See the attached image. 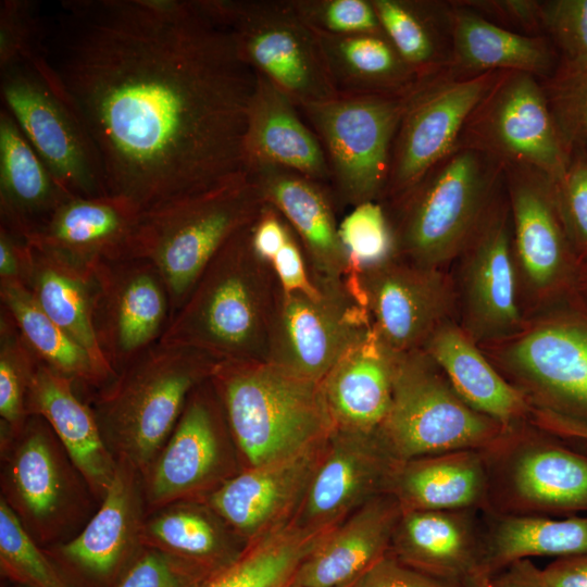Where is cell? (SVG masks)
Returning <instances> with one entry per match:
<instances>
[{
    "instance_id": "91938a15",
    "label": "cell",
    "mask_w": 587,
    "mask_h": 587,
    "mask_svg": "<svg viewBox=\"0 0 587 587\" xmlns=\"http://www.w3.org/2000/svg\"><path fill=\"white\" fill-rule=\"evenodd\" d=\"M530 419L549 435L587 444V425L583 423L535 407L532 408Z\"/></svg>"
},
{
    "instance_id": "b9f144b4",
    "label": "cell",
    "mask_w": 587,
    "mask_h": 587,
    "mask_svg": "<svg viewBox=\"0 0 587 587\" xmlns=\"http://www.w3.org/2000/svg\"><path fill=\"white\" fill-rule=\"evenodd\" d=\"M382 29L417 77L444 72L450 66L442 42L448 10L441 4L413 0H371Z\"/></svg>"
},
{
    "instance_id": "4dcf8cb0",
    "label": "cell",
    "mask_w": 587,
    "mask_h": 587,
    "mask_svg": "<svg viewBox=\"0 0 587 587\" xmlns=\"http://www.w3.org/2000/svg\"><path fill=\"white\" fill-rule=\"evenodd\" d=\"M451 38L450 72H523L550 78L559 67L558 54L544 36L520 34L492 23L464 4L448 10Z\"/></svg>"
},
{
    "instance_id": "836d02e7",
    "label": "cell",
    "mask_w": 587,
    "mask_h": 587,
    "mask_svg": "<svg viewBox=\"0 0 587 587\" xmlns=\"http://www.w3.org/2000/svg\"><path fill=\"white\" fill-rule=\"evenodd\" d=\"M395 354L371 328L340 358L322 382L335 426L378 430L391 402Z\"/></svg>"
},
{
    "instance_id": "1f68e13d",
    "label": "cell",
    "mask_w": 587,
    "mask_h": 587,
    "mask_svg": "<svg viewBox=\"0 0 587 587\" xmlns=\"http://www.w3.org/2000/svg\"><path fill=\"white\" fill-rule=\"evenodd\" d=\"M423 350L457 394L474 410L507 427L530 415L532 404L491 363L477 342L450 319L429 336Z\"/></svg>"
},
{
    "instance_id": "9c48e42d",
    "label": "cell",
    "mask_w": 587,
    "mask_h": 587,
    "mask_svg": "<svg viewBox=\"0 0 587 587\" xmlns=\"http://www.w3.org/2000/svg\"><path fill=\"white\" fill-rule=\"evenodd\" d=\"M490 345L491 359L532 407L587 425V302L576 291Z\"/></svg>"
},
{
    "instance_id": "ffe728a7",
    "label": "cell",
    "mask_w": 587,
    "mask_h": 587,
    "mask_svg": "<svg viewBox=\"0 0 587 587\" xmlns=\"http://www.w3.org/2000/svg\"><path fill=\"white\" fill-rule=\"evenodd\" d=\"M116 462L114 478L83 529L43 548L75 587H115L143 549L142 476L127 462Z\"/></svg>"
},
{
    "instance_id": "8d00e7d4",
    "label": "cell",
    "mask_w": 587,
    "mask_h": 587,
    "mask_svg": "<svg viewBox=\"0 0 587 587\" xmlns=\"http://www.w3.org/2000/svg\"><path fill=\"white\" fill-rule=\"evenodd\" d=\"M141 544L212 573L235 562L247 546L204 500L177 501L147 514Z\"/></svg>"
},
{
    "instance_id": "52a82bcc",
    "label": "cell",
    "mask_w": 587,
    "mask_h": 587,
    "mask_svg": "<svg viewBox=\"0 0 587 587\" xmlns=\"http://www.w3.org/2000/svg\"><path fill=\"white\" fill-rule=\"evenodd\" d=\"M0 498L42 548L76 536L99 508L86 478L40 415L0 435Z\"/></svg>"
},
{
    "instance_id": "83f0119b",
    "label": "cell",
    "mask_w": 587,
    "mask_h": 587,
    "mask_svg": "<svg viewBox=\"0 0 587 587\" xmlns=\"http://www.w3.org/2000/svg\"><path fill=\"white\" fill-rule=\"evenodd\" d=\"M402 509L389 492L376 496L329 530L299 566V587H344L389 552Z\"/></svg>"
},
{
    "instance_id": "4316f807",
    "label": "cell",
    "mask_w": 587,
    "mask_h": 587,
    "mask_svg": "<svg viewBox=\"0 0 587 587\" xmlns=\"http://www.w3.org/2000/svg\"><path fill=\"white\" fill-rule=\"evenodd\" d=\"M471 510L402 511L389 553L403 564L462 587L485 578L483 537Z\"/></svg>"
},
{
    "instance_id": "7dc6e473",
    "label": "cell",
    "mask_w": 587,
    "mask_h": 587,
    "mask_svg": "<svg viewBox=\"0 0 587 587\" xmlns=\"http://www.w3.org/2000/svg\"><path fill=\"white\" fill-rule=\"evenodd\" d=\"M547 101L560 136L571 153L587 149V68L557 70L541 80Z\"/></svg>"
},
{
    "instance_id": "ba28073f",
    "label": "cell",
    "mask_w": 587,
    "mask_h": 587,
    "mask_svg": "<svg viewBox=\"0 0 587 587\" xmlns=\"http://www.w3.org/2000/svg\"><path fill=\"white\" fill-rule=\"evenodd\" d=\"M512 428L471 408L424 350L395 354L391 402L378 434L397 461L486 451Z\"/></svg>"
},
{
    "instance_id": "60d3db41",
    "label": "cell",
    "mask_w": 587,
    "mask_h": 587,
    "mask_svg": "<svg viewBox=\"0 0 587 587\" xmlns=\"http://www.w3.org/2000/svg\"><path fill=\"white\" fill-rule=\"evenodd\" d=\"M328 532L290 522L249 542L235 562L200 587H289L301 563Z\"/></svg>"
},
{
    "instance_id": "7c38bea8",
    "label": "cell",
    "mask_w": 587,
    "mask_h": 587,
    "mask_svg": "<svg viewBox=\"0 0 587 587\" xmlns=\"http://www.w3.org/2000/svg\"><path fill=\"white\" fill-rule=\"evenodd\" d=\"M416 83L401 92L338 95L300 108L324 148L334 193L342 202L355 207L382 199L394 140Z\"/></svg>"
},
{
    "instance_id": "6da1fadb",
    "label": "cell",
    "mask_w": 587,
    "mask_h": 587,
    "mask_svg": "<svg viewBox=\"0 0 587 587\" xmlns=\"http://www.w3.org/2000/svg\"><path fill=\"white\" fill-rule=\"evenodd\" d=\"M40 52L108 195L145 212L246 174L258 75L200 0L62 1Z\"/></svg>"
},
{
    "instance_id": "f6af8a7d",
    "label": "cell",
    "mask_w": 587,
    "mask_h": 587,
    "mask_svg": "<svg viewBox=\"0 0 587 587\" xmlns=\"http://www.w3.org/2000/svg\"><path fill=\"white\" fill-rule=\"evenodd\" d=\"M338 233L351 273L370 271L397 258L394 230L378 201L355 205L338 225Z\"/></svg>"
},
{
    "instance_id": "c3c4849f",
    "label": "cell",
    "mask_w": 587,
    "mask_h": 587,
    "mask_svg": "<svg viewBox=\"0 0 587 587\" xmlns=\"http://www.w3.org/2000/svg\"><path fill=\"white\" fill-rule=\"evenodd\" d=\"M317 33L354 35L384 33L371 0H292Z\"/></svg>"
},
{
    "instance_id": "8992f818",
    "label": "cell",
    "mask_w": 587,
    "mask_h": 587,
    "mask_svg": "<svg viewBox=\"0 0 587 587\" xmlns=\"http://www.w3.org/2000/svg\"><path fill=\"white\" fill-rule=\"evenodd\" d=\"M265 204L262 190L246 173L142 212L139 258L149 260L160 272L170 297L171 317L222 247L253 223Z\"/></svg>"
},
{
    "instance_id": "f1b7e54d",
    "label": "cell",
    "mask_w": 587,
    "mask_h": 587,
    "mask_svg": "<svg viewBox=\"0 0 587 587\" xmlns=\"http://www.w3.org/2000/svg\"><path fill=\"white\" fill-rule=\"evenodd\" d=\"M28 415L43 417L100 503L111 485L117 462L108 449L88 402L73 380L39 362L27 395Z\"/></svg>"
},
{
    "instance_id": "e7e4bbea",
    "label": "cell",
    "mask_w": 587,
    "mask_h": 587,
    "mask_svg": "<svg viewBox=\"0 0 587 587\" xmlns=\"http://www.w3.org/2000/svg\"><path fill=\"white\" fill-rule=\"evenodd\" d=\"M354 583H355V582H353V583H351V584H349V585H346V586H344V587H353V586H354ZM289 587H299V586H297V585H295V584L292 583Z\"/></svg>"
},
{
    "instance_id": "7bdbcfd3",
    "label": "cell",
    "mask_w": 587,
    "mask_h": 587,
    "mask_svg": "<svg viewBox=\"0 0 587 587\" xmlns=\"http://www.w3.org/2000/svg\"><path fill=\"white\" fill-rule=\"evenodd\" d=\"M39 360L8 311H0V435L16 434L26 422L27 395Z\"/></svg>"
},
{
    "instance_id": "d590c367",
    "label": "cell",
    "mask_w": 587,
    "mask_h": 587,
    "mask_svg": "<svg viewBox=\"0 0 587 587\" xmlns=\"http://www.w3.org/2000/svg\"><path fill=\"white\" fill-rule=\"evenodd\" d=\"M23 284L41 310L88 352L110 383L116 374L100 350L93 327V272L27 243Z\"/></svg>"
},
{
    "instance_id": "30bf717a",
    "label": "cell",
    "mask_w": 587,
    "mask_h": 587,
    "mask_svg": "<svg viewBox=\"0 0 587 587\" xmlns=\"http://www.w3.org/2000/svg\"><path fill=\"white\" fill-rule=\"evenodd\" d=\"M0 93L3 108L64 190L108 195L97 149L40 49L1 67Z\"/></svg>"
},
{
    "instance_id": "cb8c5ba5",
    "label": "cell",
    "mask_w": 587,
    "mask_h": 587,
    "mask_svg": "<svg viewBox=\"0 0 587 587\" xmlns=\"http://www.w3.org/2000/svg\"><path fill=\"white\" fill-rule=\"evenodd\" d=\"M142 212L111 196H67L25 242L80 270L139 257Z\"/></svg>"
},
{
    "instance_id": "d4e9b609",
    "label": "cell",
    "mask_w": 587,
    "mask_h": 587,
    "mask_svg": "<svg viewBox=\"0 0 587 587\" xmlns=\"http://www.w3.org/2000/svg\"><path fill=\"white\" fill-rule=\"evenodd\" d=\"M328 436L292 455L243 469L202 500L247 545L287 525L302 503Z\"/></svg>"
},
{
    "instance_id": "e0dca14e",
    "label": "cell",
    "mask_w": 587,
    "mask_h": 587,
    "mask_svg": "<svg viewBox=\"0 0 587 587\" xmlns=\"http://www.w3.org/2000/svg\"><path fill=\"white\" fill-rule=\"evenodd\" d=\"M460 255L463 329L487 345L516 334L525 322L505 189L498 191Z\"/></svg>"
},
{
    "instance_id": "bcb514c9",
    "label": "cell",
    "mask_w": 587,
    "mask_h": 587,
    "mask_svg": "<svg viewBox=\"0 0 587 587\" xmlns=\"http://www.w3.org/2000/svg\"><path fill=\"white\" fill-rule=\"evenodd\" d=\"M541 30L552 43L559 70L587 68V0H548L539 3Z\"/></svg>"
},
{
    "instance_id": "3957f363",
    "label": "cell",
    "mask_w": 587,
    "mask_h": 587,
    "mask_svg": "<svg viewBox=\"0 0 587 587\" xmlns=\"http://www.w3.org/2000/svg\"><path fill=\"white\" fill-rule=\"evenodd\" d=\"M210 382L242 470L292 455L335 427L322 383L267 362H218Z\"/></svg>"
},
{
    "instance_id": "8fae6325",
    "label": "cell",
    "mask_w": 587,
    "mask_h": 587,
    "mask_svg": "<svg viewBox=\"0 0 587 587\" xmlns=\"http://www.w3.org/2000/svg\"><path fill=\"white\" fill-rule=\"evenodd\" d=\"M230 33L240 58L300 109L330 101V79L317 33L292 0H200Z\"/></svg>"
},
{
    "instance_id": "ee69618b",
    "label": "cell",
    "mask_w": 587,
    "mask_h": 587,
    "mask_svg": "<svg viewBox=\"0 0 587 587\" xmlns=\"http://www.w3.org/2000/svg\"><path fill=\"white\" fill-rule=\"evenodd\" d=\"M1 575L24 587H75L0 498Z\"/></svg>"
},
{
    "instance_id": "816d5d0a",
    "label": "cell",
    "mask_w": 587,
    "mask_h": 587,
    "mask_svg": "<svg viewBox=\"0 0 587 587\" xmlns=\"http://www.w3.org/2000/svg\"><path fill=\"white\" fill-rule=\"evenodd\" d=\"M46 24L27 0L0 3V68L40 49Z\"/></svg>"
},
{
    "instance_id": "484cf974",
    "label": "cell",
    "mask_w": 587,
    "mask_h": 587,
    "mask_svg": "<svg viewBox=\"0 0 587 587\" xmlns=\"http://www.w3.org/2000/svg\"><path fill=\"white\" fill-rule=\"evenodd\" d=\"M246 173L258 184L266 203L301 238L319 274L317 284L348 290L351 265L339 238L326 186L275 164H251Z\"/></svg>"
},
{
    "instance_id": "ac0fdd59",
    "label": "cell",
    "mask_w": 587,
    "mask_h": 587,
    "mask_svg": "<svg viewBox=\"0 0 587 587\" xmlns=\"http://www.w3.org/2000/svg\"><path fill=\"white\" fill-rule=\"evenodd\" d=\"M319 286L312 295L279 288L267 363L322 383L372 326L365 309L349 302L348 290Z\"/></svg>"
},
{
    "instance_id": "680465c9",
    "label": "cell",
    "mask_w": 587,
    "mask_h": 587,
    "mask_svg": "<svg viewBox=\"0 0 587 587\" xmlns=\"http://www.w3.org/2000/svg\"><path fill=\"white\" fill-rule=\"evenodd\" d=\"M539 2L528 0H512V1H487L476 2V4H467L474 8L488 9V12L495 13L497 16L507 18L513 24L520 25L522 28L535 32L539 29Z\"/></svg>"
},
{
    "instance_id": "7a4b0ae2",
    "label": "cell",
    "mask_w": 587,
    "mask_h": 587,
    "mask_svg": "<svg viewBox=\"0 0 587 587\" xmlns=\"http://www.w3.org/2000/svg\"><path fill=\"white\" fill-rule=\"evenodd\" d=\"M238 230L209 263L159 342L203 352L218 362H267L279 286Z\"/></svg>"
},
{
    "instance_id": "f35d334b",
    "label": "cell",
    "mask_w": 587,
    "mask_h": 587,
    "mask_svg": "<svg viewBox=\"0 0 587 587\" xmlns=\"http://www.w3.org/2000/svg\"><path fill=\"white\" fill-rule=\"evenodd\" d=\"M579 554H587V517L503 513L492 517L483 537V572L489 578L519 560Z\"/></svg>"
},
{
    "instance_id": "d6986e66",
    "label": "cell",
    "mask_w": 587,
    "mask_h": 587,
    "mask_svg": "<svg viewBox=\"0 0 587 587\" xmlns=\"http://www.w3.org/2000/svg\"><path fill=\"white\" fill-rule=\"evenodd\" d=\"M351 273L348 289L367 312L378 339L394 353L423 348L434 330L449 320L454 291L440 268L408 261Z\"/></svg>"
},
{
    "instance_id": "681fc988",
    "label": "cell",
    "mask_w": 587,
    "mask_h": 587,
    "mask_svg": "<svg viewBox=\"0 0 587 587\" xmlns=\"http://www.w3.org/2000/svg\"><path fill=\"white\" fill-rule=\"evenodd\" d=\"M213 574L174 554L143 548L115 587H200Z\"/></svg>"
},
{
    "instance_id": "f5cc1de1",
    "label": "cell",
    "mask_w": 587,
    "mask_h": 587,
    "mask_svg": "<svg viewBox=\"0 0 587 587\" xmlns=\"http://www.w3.org/2000/svg\"><path fill=\"white\" fill-rule=\"evenodd\" d=\"M353 587H462L416 571L389 552L372 564Z\"/></svg>"
},
{
    "instance_id": "f907efd6",
    "label": "cell",
    "mask_w": 587,
    "mask_h": 587,
    "mask_svg": "<svg viewBox=\"0 0 587 587\" xmlns=\"http://www.w3.org/2000/svg\"><path fill=\"white\" fill-rule=\"evenodd\" d=\"M560 214L579 261L587 258V149L570 153L562 177L554 183Z\"/></svg>"
},
{
    "instance_id": "ab89813d",
    "label": "cell",
    "mask_w": 587,
    "mask_h": 587,
    "mask_svg": "<svg viewBox=\"0 0 587 587\" xmlns=\"http://www.w3.org/2000/svg\"><path fill=\"white\" fill-rule=\"evenodd\" d=\"M0 300L39 362L87 392L109 384L88 352L41 310L23 283H0Z\"/></svg>"
},
{
    "instance_id": "d6a6232c",
    "label": "cell",
    "mask_w": 587,
    "mask_h": 587,
    "mask_svg": "<svg viewBox=\"0 0 587 587\" xmlns=\"http://www.w3.org/2000/svg\"><path fill=\"white\" fill-rule=\"evenodd\" d=\"M402 511L472 510L489 498L483 451L457 450L398 461L388 487Z\"/></svg>"
},
{
    "instance_id": "94428289",
    "label": "cell",
    "mask_w": 587,
    "mask_h": 587,
    "mask_svg": "<svg viewBox=\"0 0 587 587\" xmlns=\"http://www.w3.org/2000/svg\"><path fill=\"white\" fill-rule=\"evenodd\" d=\"M490 587H549L529 559L515 561L490 577Z\"/></svg>"
},
{
    "instance_id": "f546056e",
    "label": "cell",
    "mask_w": 587,
    "mask_h": 587,
    "mask_svg": "<svg viewBox=\"0 0 587 587\" xmlns=\"http://www.w3.org/2000/svg\"><path fill=\"white\" fill-rule=\"evenodd\" d=\"M257 75L245 142L246 168L257 163L275 164L324 186L330 184V168L316 134L282 90Z\"/></svg>"
},
{
    "instance_id": "e575fe53",
    "label": "cell",
    "mask_w": 587,
    "mask_h": 587,
    "mask_svg": "<svg viewBox=\"0 0 587 587\" xmlns=\"http://www.w3.org/2000/svg\"><path fill=\"white\" fill-rule=\"evenodd\" d=\"M71 193L55 180L13 116L0 110V225L24 241Z\"/></svg>"
},
{
    "instance_id": "2e32d148",
    "label": "cell",
    "mask_w": 587,
    "mask_h": 587,
    "mask_svg": "<svg viewBox=\"0 0 587 587\" xmlns=\"http://www.w3.org/2000/svg\"><path fill=\"white\" fill-rule=\"evenodd\" d=\"M519 277L527 294L547 307L575 291L579 268L565 230L554 182L525 166L503 165Z\"/></svg>"
},
{
    "instance_id": "6125c7cd",
    "label": "cell",
    "mask_w": 587,
    "mask_h": 587,
    "mask_svg": "<svg viewBox=\"0 0 587 587\" xmlns=\"http://www.w3.org/2000/svg\"><path fill=\"white\" fill-rule=\"evenodd\" d=\"M575 291L587 302V258L579 263Z\"/></svg>"
},
{
    "instance_id": "74e56055",
    "label": "cell",
    "mask_w": 587,
    "mask_h": 587,
    "mask_svg": "<svg viewBox=\"0 0 587 587\" xmlns=\"http://www.w3.org/2000/svg\"><path fill=\"white\" fill-rule=\"evenodd\" d=\"M317 35L338 95L401 92L411 88L420 78L385 33Z\"/></svg>"
},
{
    "instance_id": "6f0895ef",
    "label": "cell",
    "mask_w": 587,
    "mask_h": 587,
    "mask_svg": "<svg viewBox=\"0 0 587 587\" xmlns=\"http://www.w3.org/2000/svg\"><path fill=\"white\" fill-rule=\"evenodd\" d=\"M540 574L549 587H587V554L559 558Z\"/></svg>"
},
{
    "instance_id": "44dd1931",
    "label": "cell",
    "mask_w": 587,
    "mask_h": 587,
    "mask_svg": "<svg viewBox=\"0 0 587 587\" xmlns=\"http://www.w3.org/2000/svg\"><path fill=\"white\" fill-rule=\"evenodd\" d=\"M93 277L95 333L117 374L159 342L171 319L170 297L160 272L145 258L100 264Z\"/></svg>"
},
{
    "instance_id": "5bb4252c",
    "label": "cell",
    "mask_w": 587,
    "mask_h": 587,
    "mask_svg": "<svg viewBox=\"0 0 587 587\" xmlns=\"http://www.w3.org/2000/svg\"><path fill=\"white\" fill-rule=\"evenodd\" d=\"M458 145L483 150L503 165L533 168L554 183L570 159L541 80L523 72L500 73L471 114Z\"/></svg>"
},
{
    "instance_id": "11a10c76",
    "label": "cell",
    "mask_w": 587,
    "mask_h": 587,
    "mask_svg": "<svg viewBox=\"0 0 587 587\" xmlns=\"http://www.w3.org/2000/svg\"><path fill=\"white\" fill-rule=\"evenodd\" d=\"M291 230L284 216L273 205L266 203L251 225L253 251L262 261L270 264L286 242Z\"/></svg>"
},
{
    "instance_id": "5b68a950",
    "label": "cell",
    "mask_w": 587,
    "mask_h": 587,
    "mask_svg": "<svg viewBox=\"0 0 587 587\" xmlns=\"http://www.w3.org/2000/svg\"><path fill=\"white\" fill-rule=\"evenodd\" d=\"M503 186V164L458 145L408 192L389 203L397 257L440 268L459 257Z\"/></svg>"
},
{
    "instance_id": "4fadbf2b",
    "label": "cell",
    "mask_w": 587,
    "mask_h": 587,
    "mask_svg": "<svg viewBox=\"0 0 587 587\" xmlns=\"http://www.w3.org/2000/svg\"><path fill=\"white\" fill-rule=\"evenodd\" d=\"M242 471L210 378L189 395L183 413L142 476L147 514L167 504L202 500Z\"/></svg>"
},
{
    "instance_id": "277c9868",
    "label": "cell",
    "mask_w": 587,
    "mask_h": 587,
    "mask_svg": "<svg viewBox=\"0 0 587 587\" xmlns=\"http://www.w3.org/2000/svg\"><path fill=\"white\" fill-rule=\"evenodd\" d=\"M218 363L198 350L157 342L87 401L116 461L143 476L174 430L190 392Z\"/></svg>"
},
{
    "instance_id": "603a6c76",
    "label": "cell",
    "mask_w": 587,
    "mask_h": 587,
    "mask_svg": "<svg viewBox=\"0 0 587 587\" xmlns=\"http://www.w3.org/2000/svg\"><path fill=\"white\" fill-rule=\"evenodd\" d=\"M486 451L499 457V497L512 513L587 510V455L515 427Z\"/></svg>"
},
{
    "instance_id": "db71d44e",
    "label": "cell",
    "mask_w": 587,
    "mask_h": 587,
    "mask_svg": "<svg viewBox=\"0 0 587 587\" xmlns=\"http://www.w3.org/2000/svg\"><path fill=\"white\" fill-rule=\"evenodd\" d=\"M270 265L283 291H302L310 295L319 291L320 286L312 283L308 274L302 252L292 230Z\"/></svg>"
},
{
    "instance_id": "9a60e30c",
    "label": "cell",
    "mask_w": 587,
    "mask_h": 587,
    "mask_svg": "<svg viewBox=\"0 0 587 587\" xmlns=\"http://www.w3.org/2000/svg\"><path fill=\"white\" fill-rule=\"evenodd\" d=\"M501 72L420 77L398 127L382 199L408 192L459 143L471 114Z\"/></svg>"
},
{
    "instance_id": "7402d4cb",
    "label": "cell",
    "mask_w": 587,
    "mask_h": 587,
    "mask_svg": "<svg viewBox=\"0 0 587 587\" xmlns=\"http://www.w3.org/2000/svg\"><path fill=\"white\" fill-rule=\"evenodd\" d=\"M377 430L335 426L292 522L328 532L378 495L388 492L397 464Z\"/></svg>"
},
{
    "instance_id": "9f6ffc18",
    "label": "cell",
    "mask_w": 587,
    "mask_h": 587,
    "mask_svg": "<svg viewBox=\"0 0 587 587\" xmlns=\"http://www.w3.org/2000/svg\"><path fill=\"white\" fill-rule=\"evenodd\" d=\"M27 243L0 225V283H23Z\"/></svg>"
},
{
    "instance_id": "be15d7a7",
    "label": "cell",
    "mask_w": 587,
    "mask_h": 587,
    "mask_svg": "<svg viewBox=\"0 0 587 587\" xmlns=\"http://www.w3.org/2000/svg\"><path fill=\"white\" fill-rule=\"evenodd\" d=\"M474 587H490V578H485L476 584Z\"/></svg>"
}]
</instances>
